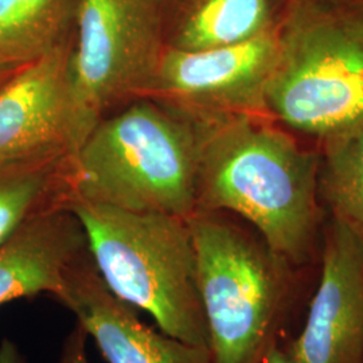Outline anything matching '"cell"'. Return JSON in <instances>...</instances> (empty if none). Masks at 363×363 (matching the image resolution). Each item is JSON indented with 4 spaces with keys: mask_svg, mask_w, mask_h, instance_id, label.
Returning <instances> with one entry per match:
<instances>
[{
    "mask_svg": "<svg viewBox=\"0 0 363 363\" xmlns=\"http://www.w3.org/2000/svg\"><path fill=\"white\" fill-rule=\"evenodd\" d=\"M198 124L196 211L233 214L292 265H307L319 232V154L267 116Z\"/></svg>",
    "mask_w": 363,
    "mask_h": 363,
    "instance_id": "1",
    "label": "cell"
},
{
    "mask_svg": "<svg viewBox=\"0 0 363 363\" xmlns=\"http://www.w3.org/2000/svg\"><path fill=\"white\" fill-rule=\"evenodd\" d=\"M213 363H264L298 298V268L245 220L222 211L187 218Z\"/></svg>",
    "mask_w": 363,
    "mask_h": 363,
    "instance_id": "2",
    "label": "cell"
},
{
    "mask_svg": "<svg viewBox=\"0 0 363 363\" xmlns=\"http://www.w3.org/2000/svg\"><path fill=\"white\" fill-rule=\"evenodd\" d=\"M199 148L196 121L138 101L100 118L72 156L65 202L187 220L196 211Z\"/></svg>",
    "mask_w": 363,
    "mask_h": 363,
    "instance_id": "3",
    "label": "cell"
},
{
    "mask_svg": "<svg viewBox=\"0 0 363 363\" xmlns=\"http://www.w3.org/2000/svg\"><path fill=\"white\" fill-rule=\"evenodd\" d=\"M267 115L319 140L363 118V0H286Z\"/></svg>",
    "mask_w": 363,
    "mask_h": 363,
    "instance_id": "4",
    "label": "cell"
},
{
    "mask_svg": "<svg viewBox=\"0 0 363 363\" xmlns=\"http://www.w3.org/2000/svg\"><path fill=\"white\" fill-rule=\"evenodd\" d=\"M91 261L105 286L157 328L183 342L208 347V328L196 283L187 220L67 199Z\"/></svg>",
    "mask_w": 363,
    "mask_h": 363,
    "instance_id": "5",
    "label": "cell"
},
{
    "mask_svg": "<svg viewBox=\"0 0 363 363\" xmlns=\"http://www.w3.org/2000/svg\"><path fill=\"white\" fill-rule=\"evenodd\" d=\"M76 16L77 45L67 72L91 132L111 105L148 96L166 46L157 0H78Z\"/></svg>",
    "mask_w": 363,
    "mask_h": 363,
    "instance_id": "6",
    "label": "cell"
},
{
    "mask_svg": "<svg viewBox=\"0 0 363 363\" xmlns=\"http://www.w3.org/2000/svg\"><path fill=\"white\" fill-rule=\"evenodd\" d=\"M276 52V28L247 42L208 50L166 46L148 96L167 101L196 123L237 115L268 117L265 89Z\"/></svg>",
    "mask_w": 363,
    "mask_h": 363,
    "instance_id": "7",
    "label": "cell"
},
{
    "mask_svg": "<svg viewBox=\"0 0 363 363\" xmlns=\"http://www.w3.org/2000/svg\"><path fill=\"white\" fill-rule=\"evenodd\" d=\"M67 60L62 43L22 66L0 88V164L72 157L88 136Z\"/></svg>",
    "mask_w": 363,
    "mask_h": 363,
    "instance_id": "8",
    "label": "cell"
},
{
    "mask_svg": "<svg viewBox=\"0 0 363 363\" xmlns=\"http://www.w3.org/2000/svg\"><path fill=\"white\" fill-rule=\"evenodd\" d=\"M320 276L298 337L281 345L289 363H363V237L331 217Z\"/></svg>",
    "mask_w": 363,
    "mask_h": 363,
    "instance_id": "9",
    "label": "cell"
},
{
    "mask_svg": "<svg viewBox=\"0 0 363 363\" xmlns=\"http://www.w3.org/2000/svg\"><path fill=\"white\" fill-rule=\"evenodd\" d=\"M54 298L72 312L108 363H213L208 347L152 330L105 286L88 253Z\"/></svg>",
    "mask_w": 363,
    "mask_h": 363,
    "instance_id": "10",
    "label": "cell"
},
{
    "mask_svg": "<svg viewBox=\"0 0 363 363\" xmlns=\"http://www.w3.org/2000/svg\"><path fill=\"white\" fill-rule=\"evenodd\" d=\"M86 253L84 230L67 208L33 217L0 247V306L40 294L54 298Z\"/></svg>",
    "mask_w": 363,
    "mask_h": 363,
    "instance_id": "11",
    "label": "cell"
},
{
    "mask_svg": "<svg viewBox=\"0 0 363 363\" xmlns=\"http://www.w3.org/2000/svg\"><path fill=\"white\" fill-rule=\"evenodd\" d=\"M286 0H186L169 48L196 52L238 45L272 31Z\"/></svg>",
    "mask_w": 363,
    "mask_h": 363,
    "instance_id": "12",
    "label": "cell"
},
{
    "mask_svg": "<svg viewBox=\"0 0 363 363\" xmlns=\"http://www.w3.org/2000/svg\"><path fill=\"white\" fill-rule=\"evenodd\" d=\"M318 194L331 217L363 237V118L320 139Z\"/></svg>",
    "mask_w": 363,
    "mask_h": 363,
    "instance_id": "13",
    "label": "cell"
},
{
    "mask_svg": "<svg viewBox=\"0 0 363 363\" xmlns=\"http://www.w3.org/2000/svg\"><path fill=\"white\" fill-rule=\"evenodd\" d=\"M72 0H0V55L26 65L61 46Z\"/></svg>",
    "mask_w": 363,
    "mask_h": 363,
    "instance_id": "14",
    "label": "cell"
},
{
    "mask_svg": "<svg viewBox=\"0 0 363 363\" xmlns=\"http://www.w3.org/2000/svg\"><path fill=\"white\" fill-rule=\"evenodd\" d=\"M52 162L0 164V247L27 220L54 208H64L66 191L58 189Z\"/></svg>",
    "mask_w": 363,
    "mask_h": 363,
    "instance_id": "15",
    "label": "cell"
},
{
    "mask_svg": "<svg viewBox=\"0 0 363 363\" xmlns=\"http://www.w3.org/2000/svg\"><path fill=\"white\" fill-rule=\"evenodd\" d=\"M88 339L85 330L76 323L62 342L57 363H91L86 351Z\"/></svg>",
    "mask_w": 363,
    "mask_h": 363,
    "instance_id": "16",
    "label": "cell"
},
{
    "mask_svg": "<svg viewBox=\"0 0 363 363\" xmlns=\"http://www.w3.org/2000/svg\"><path fill=\"white\" fill-rule=\"evenodd\" d=\"M0 363H27V359L13 340L4 337L0 342Z\"/></svg>",
    "mask_w": 363,
    "mask_h": 363,
    "instance_id": "17",
    "label": "cell"
},
{
    "mask_svg": "<svg viewBox=\"0 0 363 363\" xmlns=\"http://www.w3.org/2000/svg\"><path fill=\"white\" fill-rule=\"evenodd\" d=\"M23 65H18L13 61L4 58L3 55H0V88L13 77V74L21 69Z\"/></svg>",
    "mask_w": 363,
    "mask_h": 363,
    "instance_id": "18",
    "label": "cell"
},
{
    "mask_svg": "<svg viewBox=\"0 0 363 363\" xmlns=\"http://www.w3.org/2000/svg\"><path fill=\"white\" fill-rule=\"evenodd\" d=\"M264 363H289V361H288V358L284 354L283 347L279 346L268 355V358L264 361Z\"/></svg>",
    "mask_w": 363,
    "mask_h": 363,
    "instance_id": "19",
    "label": "cell"
}]
</instances>
